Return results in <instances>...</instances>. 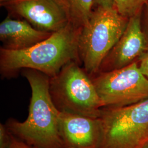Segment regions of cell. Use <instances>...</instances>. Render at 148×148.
<instances>
[{"instance_id":"obj_14","label":"cell","mask_w":148,"mask_h":148,"mask_svg":"<svg viewBox=\"0 0 148 148\" xmlns=\"http://www.w3.org/2000/svg\"><path fill=\"white\" fill-rule=\"evenodd\" d=\"M139 68L143 75L148 79V47L139 59Z\"/></svg>"},{"instance_id":"obj_5","label":"cell","mask_w":148,"mask_h":148,"mask_svg":"<svg viewBox=\"0 0 148 148\" xmlns=\"http://www.w3.org/2000/svg\"><path fill=\"white\" fill-rule=\"evenodd\" d=\"M99 148H145L148 145V99L122 107L103 108Z\"/></svg>"},{"instance_id":"obj_19","label":"cell","mask_w":148,"mask_h":148,"mask_svg":"<svg viewBox=\"0 0 148 148\" xmlns=\"http://www.w3.org/2000/svg\"><path fill=\"white\" fill-rule=\"evenodd\" d=\"M145 148H148V145H147V147H145Z\"/></svg>"},{"instance_id":"obj_10","label":"cell","mask_w":148,"mask_h":148,"mask_svg":"<svg viewBox=\"0 0 148 148\" xmlns=\"http://www.w3.org/2000/svg\"><path fill=\"white\" fill-rule=\"evenodd\" d=\"M52 33L35 29L25 20L7 17L0 24L1 47L19 51L31 47L49 37Z\"/></svg>"},{"instance_id":"obj_4","label":"cell","mask_w":148,"mask_h":148,"mask_svg":"<svg viewBox=\"0 0 148 148\" xmlns=\"http://www.w3.org/2000/svg\"><path fill=\"white\" fill-rule=\"evenodd\" d=\"M81 65L72 61L51 77L50 95L60 112L98 118L102 103L91 77Z\"/></svg>"},{"instance_id":"obj_11","label":"cell","mask_w":148,"mask_h":148,"mask_svg":"<svg viewBox=\"0 0 148 148\" xmlns=\"http://www.w3.org/2000/svg\"><path fill=\"white\" fill-rule=\"evenodd\" d=\"M69 5L71 22L82 27L88 21L92 13L95 0H66Z\"/></svg>"},{"instance_id":"obj_20","label":"cell","mask_w":148,"mask_h":148,"mask_svg":"<svg viewBox=\"0 0 148 148\" xmlns=\"http://www.w3.org/2000/svg\"></svg>"},{"instance_id":"obj_7","label":"cell","mask_w":148,"mask_h":148,"mask_svg":"<svg viewBox=\"0 0 148 148\" xmlns=\"http://www.w3.org/2000/svg\"><path fill=\"white\" fill-rule=\"evenodd\" d=\"M3 5L43 32H58L71 22L66 0H11Z\"/></svg>"},{"instance_id":"obj_1","label":"cell","mask_w":148,"mask_h":148,"mask_svg":"<svg viewBox=\"0 0 148 148\" xmlns=\"http://www.w3.org/2000/svg\"><path fill=\"white\" fill-rule=\"evenodd\" d=\"M32 89L29 115L22 122L11 119L8 131L32 148H66L60 126V111L49 92L50 77L37 70L23 69Z\"/></svg>"},{"instance_id":"obj_18","label":"cell","mask_w":148,"mask_h":148,"mask_svg":"<svg viewBox=\"0 0 148 148\" xmlns=\"http://www.w3.org/2000/svg\"><path fill=\"white\" fill-rule=\"evenodd\" d=\"M11 0H0V2H1V5H3L5 3H7V2L11 1Z\"/></svg>"},{"instance_id":"obj_17","label":"cell","mask_w":148,"mask_h":148,"mask_svg":"<svg viewBox=\"0 0 148 148\" xmlns=\"http://www.w3.org/2000/svg\"><path fill=\"white\" fill-rule=\"evenodd\" d=\"M114 3V0H95V3L98 6L112 7Z\"/></svg>"},{"instance_id":"obj_16","label":"cell","mask_w":148,"mask_h":148,"mask_svg":"<svg viewBox=\"0 0 148 148\" xmlns=\"http://www.w3.org/2000/svg\"><path fill=\"white\" fill-rule=\"evenodd\" d=\"M143 32L145 35L148 42V4L145 6V12L144 16V22L142 23Z\"/></svg>"},{"instance_id":"obj_2","label":"cell","mask_w":148,"mask_h":148,"mask_svg":"<svg viewBox=\"0 0 148 148\" xmlns=\"http://www.w3.org/2000/svg\"><path fill=\"white\" fill-rule=\"evenodd\" d=\"M81 28L70 22L31 47L19 51L1 47V73L5 77L11 76L21 69H30L51 78L70 62H80L78 41Z\"/></svg>"},{"instance_id":"obj_8","label":"cell","mask_w":148,"mask_h":148,"mask_svg":"<svg viewBox=\"0 0 148 148\" xmlns=\"http://www.w3.org/2000/svg\"><path fill=\"white\" fill-rule=\"evenodd\" d=\"M142 13L130 17L121 36L101 65L99 73L120 69L139 59L148 47L142 25Z\"/></svg>"},{"instance_id":"obj_3","label":"cell","mask_w":148,"mask_h":148,"mask_svg":"<svg viewBox=\"0 0 148 148\" xmlns=\"http://www.w3.org/2000/svg\"><path fill=\"white\" fill-rule=\"evenodd\" d=\"M128 19L114 6H98L81 28L78 41L79 61L91 77L99 73L103 60L125 31Z\"/></svg>"},{"instance_id":"obj_12","label":"cell","mask_w":148,"mask_h":148,"mask_svg":"<svg viewBox=\"0 0 148 148\" xmlns=\"http://www.w3.org/2000/svg\"><path fill=\"white\" fill-rule=\"evenodd\" d=\"M148 0H114V7L118 12L128 18L142 13Z\"/></svg>"},{"instance_id":"obj_9","label":"cell","mask_w":148,"mask_h":148,"mask_svg":"<svg viewBox=\"0 0 148 148\" xmlns=\"http://www.w3.org/2000/svg\"><path fill=\"white\" fill-rule=\"evenodd\" d=\"M59 118L65 148H99L101 139L99 117L60 111Z\"/></svg>"},{"instance_id":"obj_15","label":"cell","mask_w":148,"mask_h":148,"mask_svg":"<svg viewBox=\"0 0 148 148\" xmlns=\"http://www.w3.org/2000/svg\"><path fill=\"white\" fill-rule=\"evenodd\" d=\"M9 148H32L11 133V142Z\"/></svg>"},{"instance_id":"obj_13","label":"cell","mask_w":148,"mask_h":148,"mask_svg":"<svg viewBox=\"0 0 148 148\" xmlns=\"http://www.w3.org/2000/svg\"><path fill=\"white\" fill-rule=\"evenodd\" d=\"M11 142V133L7 127L1 124L0 126V148H9Z\"/></svg>"},{"instance_id":"obj_6","label":"cell","mask_w":148,"mask_h":148,"mask_svg":"<svg viewBox=\"0 0 148 148\" xmlns=\"http://www.w3.org/2000/svg\"><path fill=\"white\" fill-rule=\"evenodd\" d=\"M91 78L103 108L125 106L148 99V79L137 62Z\"/></svg>"}]
</instances>
